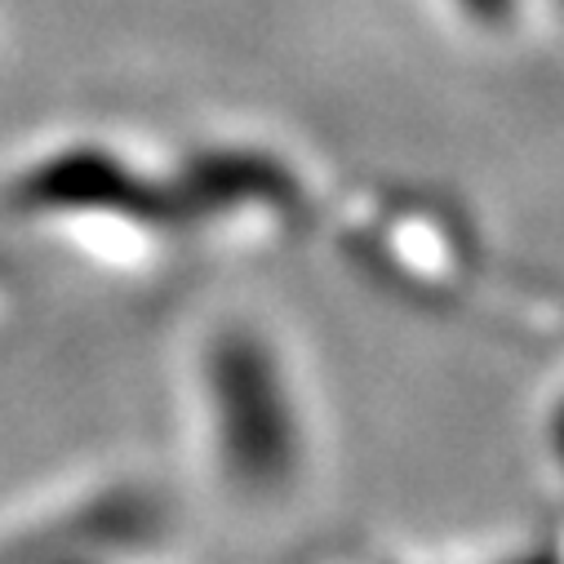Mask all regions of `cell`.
Wrapping results in <instances>:
<instances>
[{"mask_svg":"<svg viewBox=\"0 0 564 564\" xmlns=\"http://www.w3.org/2000/svg\"><path fill=\"white\" fill-rule=\"evenodd\" d=\"M192 413L200 463L240 511H285L312 489L316 422L303 382L258 321L227 316L192 356Z\"/></svg>","mask_w":564,"mask_h":564,"instance_id":"obj_1","label":"cell"},{"mask_svg":"<svg viewBox=\"0 0 564 564\" xmlns=\"http://www.w3.org/2000/svg\"><path fill=\"white\" fill-rule=\"evenodd\" d=\"M445 6L485 36H498L520 23V0H445Z\"/></svg>","mask_w":564,"mask_h":564,"instance_id":"obj_2","label":"cell"}]
</instances>
